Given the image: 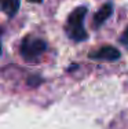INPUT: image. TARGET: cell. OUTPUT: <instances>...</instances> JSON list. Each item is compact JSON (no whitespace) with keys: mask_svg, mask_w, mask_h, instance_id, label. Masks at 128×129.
<instances>
[{"mask_svg":"<svg viewBox=\"0 0 128 129\" xmlns=\"http://www.w3.org/2000/svg\"><path fill=\"white\" fill-rule=\"evenodd\" d=\"M29 3H41L43 0H28Z\"/></svg>","mask_w":128,"mask_h":129,"instance_id":"ba28073f","label":"cell"},{"mask_svg":"<svg viewBox=\"0 0 128 129\" xmlns=\"http://www.w3.org/2000/svg\"><path fill=\"white\" fill-rule=\"evenodd\" d=\"M121 43H123V44H128V27L125 29V32H124V35L121 36Z\"/></svg>","mask_w":128,"mask_h":129,"instance_id":"52a82bcc","label":"cell"},{"mask_svg":"<svg viewBox=\"0 0 128 129\" xmlns=\"http://www.w3.org/2000/svg\"><path fill=\"white\" fill-rule=\"evenodd\" d=\"M45 50H47V43L36 37H26L22 40V44H21V55L28 62L37 60Z\"/></svg>","mask_w":128,"mask_h":129,"instance_id":"7a4b0ae2","label":"cell"},{"mask_svg":"<svg viewBox=\"0 0 128 129\" xmlns=\"http://www.w3.org/2000/svg\"><path fill=\"white\" fill-rule=\"evenodd\" d=\"M19 3H21V0H2L3 11L8 17H14L17 14V11L19 10Z\"/></svg>","mask_w":128,"mask_h":129,"instance_id":"5b68a950","label":"cell"},{"mask_svg":"<svg viewBox=\"0 0 128 129\" xmlns=\"http://www.w3.org/2000/svg\"><path fill=\"white\" fill-rule=\"evenodd\" d=\"M0 55H2V44H0Z\"/></svg>","mask_w":128,"mask_h":129,"instance_id":"9c48e42d","label":"cell"},{"mask_svg":"<svg viewBox=\"0 0 128 129\" xmlns=\"http://www.w3.org/2000/svg\"><path fill=\"white\" fill-rule=\"evenodd\" d=\"M112 13H113V6H112V3H106V4H103L102 7L99 8L98 13L94 15V26L95 27L100 26L112 15Z\"/></svg>","mask_w":128,"mask_h":129,"instance_id":"277c9868","label":"cell"},{"mask_svg":"<svg viewBox=\"0 0 128 129\" xmlns=\"http://www.w3.org/2000/svg\"><path fill=\"white\" fill-rule=\"evenodd\" d=\"M43 81V80L39 77V76H32V77H29V80H28V84L30 85V87H36L37 84H40V82Z\"/></svg>","mask_w":128,"mask_h":129,"instance_id":"8992f818","label":"cell"},{"mask_svg":"<svg viewBox=\"0 0 128 129\" xmlns=\"http://www.w3.org/2000/svg\"><path fill=\"white\" fill-rule=\"evenodd\" d=\"M87 14V8L85 7H77L69 14L68 22H66V33L72 40L74 41H83L88 37L87 32L84 30L83 21Z\"/></svg>","mask_w":128,"mask_h":129,"instance_id":"6da1fadb","label":"cell"},{"mask_svg":"<svg viewBox=\"0 0 128 129\" xmlns=\"http://www.w3.org/2000/svg\"><path fill=\"white\" fill-rule=\"evenodd\" d=\"M120 51L117 48L112 47V45H105V47L99 48L98 51L90 54L91 59H98V60H117L120 58Z\"/></svg>","mask_w":128,"mask_h":129,"instance_id":"3957f363","label":"cell"}]
</instances>
